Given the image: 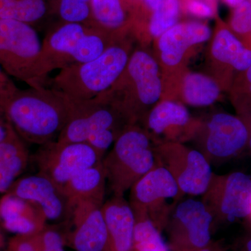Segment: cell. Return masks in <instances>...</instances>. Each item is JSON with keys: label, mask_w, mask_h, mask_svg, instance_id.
<instances>
[{"label": "cell", "mask_w": 251, "mask_h": 251, "mask_svg": "<svg viewBox=\"0 0 251 251\" xmlns=\"http://www.w3.org/2000/svg\"><path fill=\"white\" fill-rule=\"evenodd\" d=\"M75 104L49 87L17 92L4 109L8 121L25 142L42 145L58 138Z\"/></svg>", "instance_id": "1"}, {"label": "cell", "mask_w": 251, "mask_h": 251, "mask_svg": "<svg viewBox=\"0 0 251 251\" xmlns=\"http://www.w3.org/2000/svg\"><path fill=\"white\" fill-rule=\"evenodd\" d=\"M132 52L130 43L122 36L97 58L61 69L53 78L49 79L46 87L59 91L74 104L90 100L116 83Z\"/></svg>", "instance_id": "2"}, {"label": "cell", "mask_w": 251, "mask_h": 251, "mask_svg": "<svg viewBox=\"0 0 251 251\" xmlns=\"http://www.w3.org/2000/svg\"><path fill=\"white\" fill-rule=\"evenodd\" d=\"M119 38L94 23H62L51 29L43 41L44 73L49 77L55 69L97 58Z\"/></svg>", "instance_id": "3"}, {"label": "cell", "mask_w": 251, "mask_h": 251, "mask_svg": "<svg viewBox=\"0 0 251 251\" xmlns=\"http://www.w3.org/2000/svg\"><path fill=\"white\" fill-rule=\"evenodd\" d=\"M113 196H124L144 175L158 165L154 145L140 125L127 126L102 160Z\"/></svg>", "instance_id": "4"}, {"label": "cell", "mask_w": 251, "mask_h": 251, "mask_svg": "<svg viewBox=\"0 0 251 251\" xmlns=\"http://www.w3.org/2000/svg\"><path fill=\"white\" fill-rule=\"evenodd\" d=\"M0 67L29 87H46L42 42L32 25L0 18Z\"/></svg>", "instance_id": "5"}, {"label": "cell", "mask_w": 251, "mask_h": 251, "mask_svg": "<svg viewBox=\"0 0 251 251\" xmlns=\"http://www.w3.org/2000/svg\"><path fill=\"white\" fill-rule=\"evenodd\" d=\"M129 204L135 216H147L160 231L184 195L171 173L157 165L130 188Z\"/></svg>", "instance_id": "6"}, {"label": "cell", "mask_w": 251, "mask_h": 251, "mask_svg": "<svg viewBox=\"0 0 251 251\" xmlns=\"http://www.w3.org/2000/svg\"><path fill=\"white\" fill-rule=\"evenodd\" d=\"M131 125L106 92L75 104L72 116L56 140L62 143H85L90 135L100 130L112 129L122 133Z\"/></svg>", "instance_id": "7"}, {"label": "cell", "mask_w": 251, "mask_h": 251, "mask_svg": "<svg viewBox=\"0 0 251 251\" xmlns=\"http://www.w3.org/2000/svg\"><path fill=\"white\" fill-rule=\"evenodd\" d=\"M193 140L209 163H219L239 156L247 149L249 130L242 117L219 112L205 123L201 122Z\"/></svg>", "instance_id": "8"}, {"label": "cell", "mask_w": 251, "mask_h": 251, "mask_svg": "<svg viewBox=\"0 0 251 251\" xmlns=\"http://www.w3.org/2000/svg\"><path fill=\"white\" fill-rule=\"evenodd\" d=\"M154 150L158 165L171 173L183 194L205 193L214 173L202 152L179 143L161 144Z\"/></svg>", "instance_id": "9"}, {"label": "cell", "mask_w": 251, "mask_h": 251, "mask_svg": "<svg viewBox=\"0 0 251 251\" xmlns=\"http://www.w3.org/2000/svg\"><path fill=\"white\" fill-rule=\"evenodd\" d=\"M202 202L214 221H234L250 215L251 177L242 172L213 174Z\"/></svg>", "instance_id": "10"}, {"label": "cell", "mask_w": 251, "mask_h": 251, "mask_svg": "<svg viewBox=\"0 0 251 251\" xmlns=\"http://www.w3.org/2000/svg\"><path fill=\"white\" fill-rule=\"evenodd\" d=\"M38 174L45 176L62 188L79 173L101 162L86 143H59L41 145L35 155Z\"/></svg>", "instance_id": "11"}, {"label": "cell", "mask_w": 251, "mask_h": 251, "mask_svg": "<svg viewBox=\"0 0 251 251\" xmlns=\"http://www.w3.org/2000/svg\"><path fill=\"white\" fill-rule=\"evenodd\" d=\"M213 223V216L202 201H179L166 226L171 247L175 251H188L208 247Z\"/></svg>", "instance_id": "12"}, {"label": "cell", "mask_w": 251, "mask_h": 251, "mask_svg": "<svg viewBox=\"0 0 251 251\" xmlns=\"http://www.w3.org/2000/svg\"><path fill=\"white\" fill-rule=\"evenodd\" d=\"M141 124L156 146L193 140L201 122L192 118L182 103L165 100L155 105Z\"/></svg>", "instance_id": "13"}, {"label": "cell", "mask_w": 251, "mask_h": 251, "mask_svg": "<svg viewBox=\"0 0 251 251\" xmlns=\"http://www.w3.org/2000/svg\"><path fill=\"white\" fill-rule=\"evenodd\" d=\"M96 201H81L71 207L72 231L68 244L76 251H105L108 232L102 205Z\"/></svg>", "instance_id": "14"}, {"label": "cell", "mask_w": 251, "mask_h": 251, "mask_svg": "<svg viewBox=\"0 0 251 251\" xmlns=\"http://www.w3.org/2000/svg\"><path fill=\"white\" fill-rule=\"evenodd\" d=\"M7 192L37 206L47 221H64L70 217V205L62 188L40 174L18 179Z\"/></svg>", "instance_id": "15"}, {"label": "cell", "mask_w": 251, "mask_h": 251, "mask_svg": "<svg viewBox=\"0 0 251 251\" xmlns=\"http://www.w3.org/2000/svg\"><path fill=\"white\" fill-rule=\"evenodd\" d=\"M209 26L198 21L179 23L159 38L158 48L162 62L168 67L179 65L188 49L210 39Z\"/></svg>", "instance_id": "16"}, {"label": "cell", "mask_w": 251, "mask_h": 251, "mask_svg": "<svg viewBox=\"0 0 251 251\" xmlns=\"http://www.w3.org/2000/svg\"><path fill=\"white\" fill-rule=\"evenodd\" d=\"M108 232L105 251H134L135 219L129 202L124 196H113L102 205Z\"/></svg>", "instance_id": "17"}, {"label": "cell", "mask_w": 251, "mask_h": 251, "mask_svg": "<svg viewBox=\"0 0 251 251\" xmlns=\"http://www.w3.org/2000/svg\"><path fill=\"white\" fill-rule=\"evenodd\" d=\"M42 211L23 198L6 192L0 198V224L15 234H31L40 232L47 226Z\"/></svg>", "instance_id": "18"}, {"label": "cell", "mask_w": 251, "mask_h": 251, "mask_svg": "<svg viewBox=\"0 0 251 251\" xmlns=\"http://www.w3.org/2000/svg\"><path fill=\"white\" fill-rule=\"evenodd\" d=\"M106 181L102 161L99 162L74 176L63 186L62 191L70 208L81 201L103 203Z\"/></svg>", "instance_id": "19"}, {"label": "cell", "mask_w": 251, "mask_h": 251, "mask_svg": "<svg viewBox=\"0 0 251 251\" xmlns=\"http://www.w3.org/2000/svg\"><path fill=\"white\" fill-rule=\"evenodd\" d=\"M211 54L230 72H245L251 66V50L230 29L220 28L213 40Z\"/></svg>", "instance_id": "20"}, {"label": "cell", "mask_w": 251, "mask_h": 251, "mask_svg": "<svg viewBox=\"0 0 251 251\" xmlns=\"http://www.w3.org/2000/svg\"><path fill=\"white\" fill-rule=\"evenodd\" d=\"M29 158L25 141L16 131L0 143V193L9 191L27 168Z\"/></svg>", "instance_id": "21"}, {"label": "cell", "mask_w": 251, "mask_h": 251, "mask_svg": "<svg viewBox=\"0 0 251 251\" xmlns=\"http://www.w3.org/2000/svg\"><path fill=\"white\" fill-rule=\"evenodd\" d=\"M92 23L105 32L123 36L128 18L122 0H92Z\"/></svg>", "instance_id": "22"}, {"label": "cell", "mask_w": 251, "mask_h": 251, "mask_svg": "<svg viewBox=\"0 0 251 251\" xmlns=\"http://www.w3.org/2000/svg\"><path fill=\"white\" fill-rule=\"evenodd\" d=\"M221 87L211 77L200 73H190L182 84V99L193 107H206L219 99Z\"/></svg>", "instance_id": "23"}, {"label": "cell", "mask_w": 251, "mask_h": 251, "mask_svg": "<svg viewBox=\"0 0 251 251\" xmlns=\"http://www.w3.org/2000/svg\"><path fill=\"white\" fill-rule=\"evenodd\" d=\"M50 11L49 0H0V18L32 25Z\"/></svg>", "instance_id": "24"}, {"label": "cell", "mask_w": 251, "mask_h": 251, "mask_svg": "<svg viewBox=\"0 0 251 251\" xmlns=\"http://www.w3.org/2000/svg\"><path fill=\"white\" fill-rule=\"evenodd\" d=\"M151 11L149 31L151 36H160L177 24L180 15L179 0H144Z\"/></svg>", "instance_id": "25"}, {"label": "cell", "mask_w": 251, "mask_h": 251, "mask_svg": "<svg viewBox=\"0 0 251 251\" xmlns=\"http://www.w3.org/2000/svg\"><path fill=\"white\" fill-rule=\"evenodd\" d=\"M134 251H168L161 231L147 216H135Z\"/></svg>", "instance_id": "26"}, {"label": "cell", "mask_w": 251, "mask_h": 251, "mask_svg": "<svg viewBox=\"0 0 251 251\" xmlns=\"http://www.w3.org/2000/svg\"><path fill=\"white\" fill-rule=\"evenodd\" d=\"M92 0H57L50 10L55 9L63 23H92Z\"/></svg>", "instance_id": "27"}, {"label": "cell", "mask_w": 251, "mask_h": 251, "mask_svg": "<svg viewBox=\"0 0 251 251\" xmlns=\"http://www.w3.org/2000/svg\"><path fill=\"white\" fill-rule=\"evenodd\" d=\"M232 101L239 116L251 113V66L238 74L233 83Z\"/></svg>", "instance_id": "28"}, {"label": "cell", "mask_w": 251, "mask_h": 251, "mask_svg": "<svg viewBox=\"0 0 251 251\" xmlns=\"http://www.w3.org/2000/svg\"><path fill=\"white\" fill-rule=\"evenodd\" d=\"M230 29L245 42L251 33V0H245L234 8L229 21Z\"/></svg>", "instance_id": "29"}, {"label": "cell", "mask_w": 251, "mask_h": 251, "mask_svg": "<svg viewBox=\"0 0 251 251\" xmlns=\"http://www.w3.org/2000/svg\"><path fill=\"white\" fill-rule=\"evenodd\" d=\"M121 133L112 129L100 130L90 135L85 143L93 149L99 159L102 161L106 151Z\"/></svg>", "instance_id": "30"}, {"label": "cell", "mask_w": 251, "mask_h": 251, "mask_svg": "<svg viewBox=\"0 0 251 251\" xmlns=\"http://www.w3.org/2000/svg\"><path fill=\"white\" fill-rule=\"evenodd\" d=\"M4 251H41L38 233L15 234L6 242Z\"/></svg>", "instance_id": "31"}, {"label": "cell", "mask_w": 251, "mask_h": 251, "mask_svg": "<svg viewBox=\"0 0 251 251\" xmlns=\"http://www.w3.org/2000/svg\"><path fill=\"white\" fill-rule=\"evenodd\" d=\"M41 251H64L65 244L62 234L54 229L45 228L38 232Z\"/></svg>", "instance_id": "32"}, {"label": "cell", "mask_w": 251, "mask_h": 251, "mask_svg": "<svg viewBox=\"0 0 251 251\" xmlns=\"http://www.w3.org/2000/svg\"><path fill=\"white\" fill-rule=\"evenodd\" d=\"M18 88L4 71H0V111L4 112L6 104Z\"/></svg>", "instance_id": "33"}, {"label": "cell", "mask_w": 251, "mask_h": 251, "mask_svg": "<svg viewBox=\"0 0 251 251\" xmlns=\"http://www.w3.org/2000/svg\"><path fill=\"white\" fill-rule=\"evenodd\" d=\"M186 9L192 16L200 18H209L214 16V10L204 0H187Z\"/></svg>", "instance_id": "34"}, {"label": "cell", "mask_w": 251, "mask_h": 251, "mask_svg": "<svg viewBox=\"0 0 251 251\" xmlns=\"http://www.w3.org/2000/svg\"><path fill=\"white\" fill-rule=\"evenodd\" d=\"M14 131L4 112L0 111V143L9 138Z\"/></svg>", "instance_id": "35"}, {"label": "cell", "mask_w": 251, "mask_h": 251, "mask_svg": "<svg viewBox=\"0 0 251 251\" xmlns=\"http://www.w3.org/2000/svg\"><path fill=\"white\" fill-rule=\"evenodd\" d=\"M239 117H242L247 126L248 130H249V141H248L247 148L251 151V113L240 115Z\"/></svg>", "instance_id": "36"}, {"label": "cell", "mask_w": 251, "mask_h": 251, "mask_svg": "<svg viewBox=\"0 0 251 251\" xmlns=\"http://www.w3.org/2000/svg\"><path fill=\"white\" fill-rule=\"evenodd\" d=\"M225 4L228 5L230 7L235 8L238 5L242 4L245 0H223Z\"/></svg>", "instance_id": "37"}, {"label": "cell", "mask_w": 251, "mask_h": 251, "mask_svg": "<svg viewBox=\"0 0 251 251\" xmlns=\"http://www.w3.org/2000/svg\"><path fill=\"white\" fill-rule=\"evenodd\" d=\"M1 227V224H0V251L4 250L5 247H6V239H5L4 234L3 233Z\"/></svg>", "instance_id": "38"}, {"label": "cell", "mask_w": 251, "mask_h": 251, "mask_svg": "<svg viewBox=\"0 0 251 251\" xmlns=\"http://www.w3.org/2000/svg\"><path fill=\"white\" fill-rule=\"evenodd\" d=\"M244 251H251V236L247 239L244 245Z\"/></svg>", "instance_id": "39"}, {"label": "cell", "mask_w": 251, "mask_h": 251, "mask_svg": "<svg viewBox=\"0 0 251 251\" xmlns=\"http://www.w3.org/2000/svg\"><path fill=\"white\" fill-rule=\"evenodd\" d=\"M188 251H214L213 250L212 248L209 247V245L208 247L202 248V249H197V250Z\"/></svg>", "instance_id": "40"}, {"label": "cell", "mask_w": 251, "mask_h": 251, "mask_svg": "<svg viewBox=\"0 0 251 251\" xmlns=\"http://www.w3.org/2000/svg\"><path fill=\"white\" fill-rule=\"evenodd\" d=\"M244 44H245L246 45H247L248 47L251 50V33L249 37H248L247 40L244 42Z\"/></svg>", "instance_id": "41"}, {"label": "cell", "mask_w": 251, "mask_h": 251, "mask_svg": "<svg viewBox=\"0 0 251 251\" xmlns=\"http://www.w3.org/2000/svg\"><path fill=\"white\" fill-rule=\"evenodd\" d=\"M249 219H250L251 220V209H250V215H249Z\"/></svg>", "instance_id": "42"}, {"label": "cell", "mask_w": 251, "mask_h": 251, "mask_svg": "<svg viewBox=\"0 0 251 251\" xmlns=\"http://www.w3.org/2000/svg\"><path fill=\"white\" fill-rule=\"evenodd\" d=\"M0 71H3L2 69H1V67H0Z\"/></svg>", "instance_id": "43"}]
</instances>
